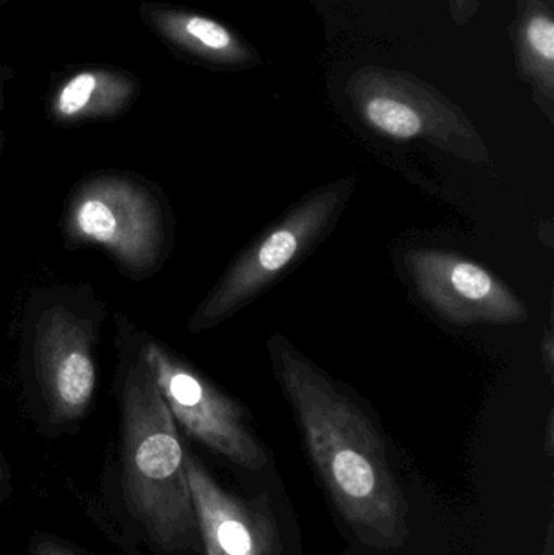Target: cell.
Instances as JSON below:
<instances>
[{"label": "cell", "mask_w": 554, "mask_h": 555, "mask_svg": "<svg viewBox=\"0 0 554 555\" xmlns=\"http://www.w3.org/2000/svg\"><path fill=\"white\" fill-rule=\"evenodd\" d=\"M353 189V178L318 189L263 231L202 300L189 320V332L201 333L220 325L273 286L334 230Z\"/></svg>", "instance_id": "5b68a950"}, {"label": "cell", "mask_w": 554, "mask_h": 555, "mask_svg": "<svg viewBox=\"0 0 554 555\" xmlns=\"http://www.w3.org/2000/svg\"><path fill=\"white\" fill-rule=\"evenodd\" d=\"M142 81L111 64L72 65L52 75L46 114L54 126L75 127L119 119L136 106Z\"/></svg>", "instance_id": "8fae6325"}, {"label": "cell", "mask_w": 554, "mask_h": 555, "mask_svg": "<svg viewBox=\"0 0 554 555\" xmlns=\"http://www.w3.org/2000/svg\"><path fill=\"white\" fill-rule=\"evenodd\" d=\"M345 93L358 117L387 139L422 140L464 162L490 163V150L471 117L416 75L364 65L350 75Z\"/></svg>", "instance_id": "8992f818"}, {"label": "cell", "mask_w": 554, "mask_h": 555, "mask_svg": "<svg viewBox=\"0 0 554 555\" xmlns=\"http://www.w3.org/2000/svg\"><path fill=\"white\" fill-rule=\"evenodd\" d=\"M16 77V72L13 70L10 65L2 64L0 62V114H2L3 109V101H5V91L7 87H9L10 81ZM3 135L2 129H0V150H2Z\"/></svg>", "instance_id": "5bb4252c"}, {"label": "cell", "mask_w": 554, "mask_h": 555, "mask_svg": "<svg viewBox=\"0 0 554 555\" xmlns=\"http://www.w3.org/2000/svg\"><path fill=\"white\" fill-rule=\"evenodd\" d=\"M104 319L88 286L42 287L26 302L20 374L29 406L52 430L75 426L93 406Z\"/></svg>", "instance_id": "3957f363"}, {"label": "cell", "mask_w": 554, "mask_h": 555, "mask_svg": "<svg viewBox=\"0 0 554 555\" xmlns=\"http://www.w3.org/2000/svg\"><path fill=\"white\" fill-rule=\"evenodd\" d=\"M35 555H78L55 541L41 540L35 547Z\"/></svg>", "instance_id": "9a60e30c"}, {"label": "cell", "mask_w": 554, "mask_h": 555, "mask_svg": "<svg viewBox=\"0 0 554 555\" xmlns=\"http://www.w3.org/2000/svg\"><path fill=\"white\" fill-rule=\"evenodd\" d=\"M140 22L172 54L214 70H246L260 64V54L231 26L188 7L142 0Z\"/></svg>", "instance_id": "30bf717a"}, {"label": "cell", "mask_w": 554, "mask_h": 555, "mask_svg": "<svg viewBox=\"0 0 554 555\" xmlns=\"http://www.w3.org/2000/svg\"><path fill=\"white\" fill-rule=\"evenodd\" d=\"M65 244L101 247L127 275L162 269L172 249V221L165 195L139 176L100 172L83 179L65 202Z\"/></svg>", "instance_id": "277c9868"}, {"label": "cell", "mask_w": 554, "mask_h": 555, "mask_svg": "<svg viewBox=\"0 0 554 555\" xmlns=\"http://www.w3.org/2000/svg\"><path fill=\"white\" fill-rule=\"evenodd\" d=\"M7 469H5V463H3L2 456H0V482L5 479Z\"/></svg>", "instance_id": "2e32d148"}, {"label": "cell", "mask_w": 554, "mask_h": 555, "mask_svg": "<svg viewBox=\"0 0 554 555\" xmlns=\"http://www.w3.org/2000/svg\"><path fill=\"white\" fill-rule=\"evenodd\" d=\"M145 335L117 317L114 388L123 427L124 488L133 517L163 551L192 544L197 534L178 423L145 358Z\"/></svg>", "instance_id": "7a4b0ae2"}, {"label": "cell", "mask_w": 554, "mask_h": 555, "mask_svg": "<svg viewBox=\"0 0 554 555\" xmlns=\"http://www.w3.org/2000/svg\"><path fill=\"white\" fill-rule=\"evenodd\" d=\"M185 473L205 555H282L279 531L266 505L224 491L189 452Z\"/></svg>", "instance_id": "9c48e42d"}, {"label": "cell", "mask_w": 554, "mask_h": 555, "mask_svg": "<svg viewBox=\"0 0 554 555\" xmlns=\"http://www.w3.org/2000/svg\"><path fill=\"white\" fill-rule=\"evenodd\" d=\"M269 351L309 456L344 520L368 546H402L409 505L376 424L283 336L270 339Z\"/></svg>", "instance_id": "6da1fadb"}, {"label": "cell", "mask_w": 554, "mask_h": 555, "mask_svg": "<svg viewBox=\"0 0 554 555\" xmlns=\"http://www.w3.org/2000/svg\"><path fill=\"white\" fill-rule=\"evenodd\" d=\"M145 358L176 423L241 468L256 472L267 465V452L247 426L240 403L150 335H145Z\"/></svg>", "instance_id": "52a82bcc"}, {"label": "cell", "mask_w": 554, "mask_h": 555, "mask_svg": "<svg viewBox=\"0 0 554 555\" xmlns=\"http://www.w3.org/2000/svg\"><path fill=\"white\" fill-rule=\"evenodd\" d=\"M520 77L550 120L554 116V18L545 0H527L516 33Z\"/></svg>", "instance_id": "7c38bea8"}, {"label": "cell", "mask_w": 554, "mask_h": 555, "mask_svg": "<svg viewBox=\"0 0 554 555\" xmlns=\"http://www.w3.org/2000/svg\"><path fill=\"white\" fill-rule=\"evenodd\" d=\"M403 267L420 299L446 322L517 325L530 319L526 304L504 281L451 250H409Z\"/></svg>", "instance_id": "ba28073f"}, {"label": "cell", "mask_w": 554, "mask_h": 555, "mask_svg": "<svg viewBox=\"0 0 554 555\" xmlns=\"http://www.w3.org/2000/svg\"><path fill=\"white\" fill-rule=\"evenodd\" d=\"M452 22L458 26L467 25L480 10V0H448Z\"/></svg>", "instance_id": "4fadbf2b"}, {"label": "cell", "mask_w": 554, "mask_h": 555, "mask_svg": "<svg viewBox=\"0 0 554 555\" xmlns=\"http://www.w3.org/2000/svg\"><path fill=\"white\" fill-rule=\"evenodd\" d=\"M10 2V0H0V5H3V3Z\"/></svg>", "instance_id": "e0dca14e"}]
</instances>
